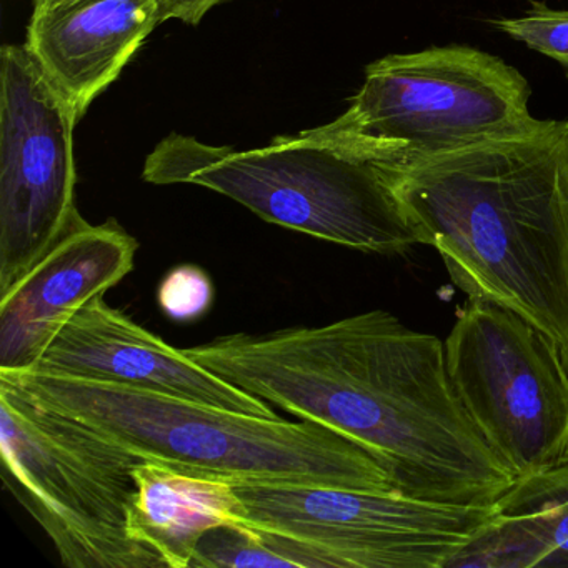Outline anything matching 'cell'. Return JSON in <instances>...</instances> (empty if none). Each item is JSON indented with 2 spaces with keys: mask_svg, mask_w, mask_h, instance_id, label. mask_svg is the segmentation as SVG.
Instances as JSON below:
<instances>
[{
  "mask_svg": "<svg viewBox=\"0 0 568 568\" xmlns=\"http://www.w3.org/2000/svg\"><path fill=\"white\" fill-rule=\"evenodd\" d=\"M0 381L142 462L227 481L395 491L377 457L315 422L257 417L31 368L0 372Z\"/></svg>",
  "mask_w": 568,
  "mask_h": 568,
  "instance_id": "3957f363",
  "label": "cell"
},
{
  "mask_svg": "<svg viewBox=\"0 0 568 568\" xmlns=\"http://www.w3.org/2000/svg\"><path fill=\"white\" fill-rule=\"evenodd\" d=\"M31 371L124 385L227 410L281 418L271 404L229 384L184 351L94 298L59 331Z\"/></svg>",
  "mask_w": 568,
  "mask_h": 568,
  "instance_id": "30bf717a",
  "label": "cell"
},
{
  "mask_svg": "<svg viewBox=\"0 0 568 568\" xmlns=\"http://www.w3.org/2000/svg\"><path fill=\"white\" fill-rule=\"evenodd\" d=\"M159 305L175 322H192L205 314L214 301V285L207 272L181 265L165 275L159 287Z\"/></svg>",
  "mask_w": 568,
  "mask_h": 568,
  "instance_id": "e0dca14e",
  "label": "cell"
},
{
  "mask_svg": "<svg viewBox=\"0 0 568 568\" xmlns=\"http://www.w3.org/2000/svg\"><path fill=\"white\" fill-rule=\"evenodd\" d=\"M387 174L468 301L504 305L568 351V119Z\"/></svg>",
  "mask_w": 568,
  "mask_h": 568,
  "instance_id": "7a4b0ae2",
  "label": "cell"
},
{
  "mask_svg": "<svg viewBox=\"0 0 568 568\" xmlns=\"http://www.w3.org/2000/svg\"><path fill=\"white\" fill-rule=\"evenodd\" d=\"M530 95L527 79L497 55L430 48L368 64L347 111L307 132L398 172L531 128Z\"/></svg>",
  "mask_w": 568,
  "mask_h": 568,
  "instance_id": "5b68a950",
  "label": "cell"
},
{
  "mask_svg": "<svg viewBox=\"0 0 568 568\" xmlns=\"http://www.w3.org/2000/svg\"><path fill=\"white\" fill-rule=\"evenodd\" d=\"M445 345L458 400L515 481L568 460V367L517 312L468 301Z\"/></svg>",
  "mask_w": 568,
  "mask_h": 568,
  "instance_id": "ba28073f",
  "label": "cell"
},
{
  "mask_svg": "<svg viewBox=\"0 0 568 568\" xmlns=\"http://www.w3.org/2000/svg\"><path fill=\"white\" fill-rule=\"evenodd\" d=\"M494 26L531 51L557 61L568 78V11L550 9L544 2H531L530 9L520 18L497 19Z\"/></svg>",
  "mask_w": 568,
  "mask_h": 568,
  "instance_id": "2e32d148",
  "label": "cell"
},
{
  "mask_svg": "<svg viewBox=\"0 0 568 568\" xmlns=\"http://www.w3.org/2000/svg\"><path fill=\"white\" fill-rule=\"evenodd\" d=\"M159 24V0H72L32 14L26 49L81 121Z\"/></svg>",
  "mask_w": 568,
  "mask_h": 568,
  "instance_id": "7c38bea8",
  "label": "cell"
},
{
  "mask_svg": "<svg viewBox=\"0 0 568 568\" xmlns=\"http://www.w3.org/2000/svg\"><path fill=\"white\" fill-rule=\"evenodd\" d=\"M564 358H565V364H567V367H568V351L565 352Z\"/></svg>",
  "mask_w": 568,
  "mask_h": 568,
  "instance_id": "ffe728a7",
  "label": "cell"
},
{
  "mask_svg": "<svg viewBox=\"0 0 568 568\" xmlns=\"http://www.w3.org/2000/svg\"><path fill=\"white\" fill-rule=\"evenodd\" d=\"M222 2L225 0H159L161 21L175 19L184 24L195 26Z\"/></svg>",
  "mask_w": 568,
  "mask_h": 568,
  "instance_id": "ac0fdd59",
  "label": "cell"
},
{
  "mask_svg": "<svg viewBox=\"0 0 568 568\" xmlns=\"http://www.w3.org/2000/svg\"><path fill=\"white\" fill-rule=\"evenodd\" d=\"M69 2H72V0H32V4H34V12L51 11V9L69 4Z\"/></svg>",
  "mask_w": 568,
  "mask_h": 568,
  "instance_id": "d6986e66",
  "label": "cell"
},
{
  "mask_svg": "<svg viewBox=\"0 0 568 568\" xmlns=\"http://www.w3.org/2000/svg\"><path fill=\"white\" fill-rule=\"evenodd\" d=\"M568 568V460L515 481L444 568Z\"/></svg>",
  "mask_w": 568,
  "mask_h": 568,
  "instance_id": "4fadbf2b",
  "label": "cell"
},
{
  "mask_svg": "<svg viewBox=\"0 0 568 568\" xmlns=\"http://www.w3.org/2000/svg\"><path fill=\"white\" fill-rule=\"evenodd\" d=\"M138 241L118 222L79 215L65 237L0 297V372L28 371L89 302L134 268Z\"/></svg>",
  "mask_w": 568,
  "mask_h": 568,
  "instance_id": "8fae6325",
  "label": "cell"
},
{
  "mask_svg": "<svg viewBox=\"0 0 568 568\" xmlns=\"http://www.w3.org/2000/svg\"><path fill=\"white\" fill-rule=\"evenodd\" d=\"M142 175L149 184L211 189L271 224L354 251L395 255L420 244L387 172L307 131L251 151L171 134Z\"/></svg>",
  "mask_w": 568,
  "mask_h": 568,
  "instance_id": "277c9868",
  "label": "cell"
},
{
  "mask_svg": "<svg viewBox=\"0 0 568 568\" xmlns=\"http://www.w3.org/2000/svg\"><path fill=\"white\" fill-rule=\"evenodd\" d=\"M129 501L128 531L152 548L165 567L191 568L202 535L222 524H241L232 481L141 462Z\"/></svg>",
  "mask_w": 568,
  "mask_h": 568,
  "instance_id": "5bb4252c",
  "label": "cell"
},
{
  "mask_svg": "<svg viewBox=\"0 0 568 568\" xmlns=\"http://www.w3.org/2000/svg\"><path fill=\"white\" fill-rule=\"evenodd\" d=\"M79 118L26 45L0 52V297L65 237L75 219Z\"/></svg>",
  "mask_w": 568,
  "mask_h": 568,
  "instance_id": "9c48e42d",
  "label": "cell"
},
{
  "mask_svg": "<svg viewBox=\"0 0 568 568\" xmlns=\"http://www.w3.org/2000/svg\"><path fill=\"white\" fill-rule=\"evenodd\" d=\"M292 567L261 531L244 524H222L202 535L191 568Z\"/></svg>",
  "mask_w": 568,
  "mask_h": 568,
  "instance_id": "9a60e30c",
  "label": "cell"
},
{
  "mask_svg": "<svg viewBox=\"0 0 568 568\" xmlns=\"http://www.w3.org/2000/svg\"><path fill=\"white\" fill-rule=\"evenodd\" d=\"M2 481L54 541L69 568H161L128 531L141 458L0 381Z\"/></svg>",
  "mask_w": 568,
  "mask_h": 568,
  "instance_id": "8992f818",
  "label": "cell"
},
{
  "mask_svg": "<svg viewBox=\"0 0 568 568\" xmlns=\"http://www.w3.org/2000/svg\"><path fill=\"white\" fill-rule=\"evenodd\" d=\"M232 485L241 524L302 568H444L495 508L331 485Z\"/></svg>",
  "mask_w": 568,
  "mask_h": 568,
  "instance_id": "52a82bcc",
  "label": "cell"
},
{
  "mask_svg": "<svg viewBox=\"0 0 568 568\" xmlns=\"http://www.w3.org/2000/svg\"><path fill=\"white\" fill-rule=\"evenodd\" d=\"M241 390L378 458L415 500L494 505L515 484L455 394L440 338L387 311L184 348Z\"/></svg>",
  "mask_w": 568,
  "mask_h": 568,
  "instance_id": "6da1fadb",
  "label": "cell"
}]
</instances>
